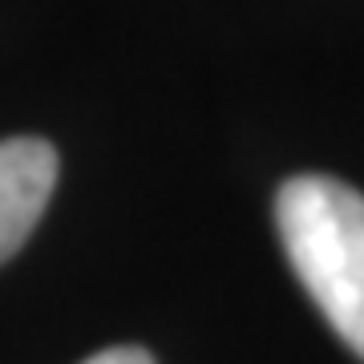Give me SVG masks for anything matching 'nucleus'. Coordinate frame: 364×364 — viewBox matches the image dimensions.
Wrapping results in <instances>:
<instances>
[{"instance_id": "f257e3e1", "label": "nucleus", "mask_w": 364, "mask_h": 364, "mask_svg": "<svg viewBox=\"0 0 364 364\" xmlns=\"http://www.w3.org/2000/svg\"><path fill=\"white\" fill-rule=\"evenodd\" d=\"M275 227L304 291L364 360V195L328 174H296L275 195Z\"/></svg>"}, {"instance_id": "7ed1b4c3", "label": "nucleus", "mask_w": 364, "mask_h": 364, "mask_svg": "<svg viewBox=\"0 0 364 364\" xmlns=\"http://www.w3.org/2000/svg\"><path fill=\"white\" fill-rule=\"evenodd\" d=\"M85 364H154V356L146 348L122 344V348H105V352H97V356H90Z\"/></svg>"}, {"instance_id": "f03ea898", "label": "nucleus", "mask_w": 364, "mask_h": 364, "mask_svg": "<svg viewBox=\"0 0 364 364\" xmlns=\"http://www.w3.org/2000/svg\"><path fill=\"white\" fill-rule=\"evenodd\" d=\"M57 150L45 138H4L0 142V263L28 243L57 186Z\"/></svg>"}]
</instances>
